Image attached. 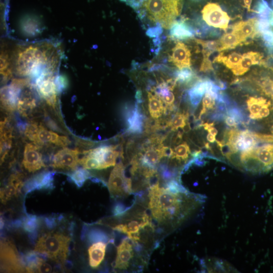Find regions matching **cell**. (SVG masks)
I'll return each mask as SVG.
<instances>
[{
	"label": "cell",
	"mask_w": 273,
	"mask_h": 273,
	"mask_svg": "<svg viewBox=\"0 0 273 273\" xmlns=\"http://www.w3.org/2000/svg\"><path fill=\"white\" fill-rule=\"evenodd\" d=\"M85 156L80 159L79 164L82 165L86 169L101 170V163L94 157L88 154H83Z\"/></svg>",
	"instance_id": "obj_31"
},
{
	"label": "cell",
	"mask_w": 273,
	"mask_h": 273,
	"mask_svg": "<svg viewBox=\"0 0 273 273\" xmlns=\"http://www.w3.org/2000/svg\"><path fill=\"white\" fill-rule=\"evenodd\" d=\"M47 143L65 147L69 144L70 141L67 136H60L55 133L48 131L40 125L36 145H42Z\"/></svg>",
	"instance_id": "obj_18"
},
{
	"label": "cell",
	"mask_w": 273,
	"mask_h": 273,
	"mask_svg": "<svg viewBox=\"0 0 273 273\" xmlns=\"http://www.w3.org/2000/svg\"><path fill=\"white\" fill-rule=\"evenodd\" d=\"M195 41L202 47L203 54L212 53L217 51H219L220 47L219 40L204 41L200 39H195Z\"/></svg>",
	"instance_id": "obj_29"
},
{
	"label": "cell",
	"mask_w": 273,
	"mask_h": 273,
	"mask_svg": "<svg viewBox=\"0 0 273 273\" xmlns=\"http://www.w3.org/2000/svg\"><path fill=\"white\" fill-rule=\"evenodd\" d=\"M217 86L219 87L221 90H225L227 89L226 83L224 81L217 79L215 82H214Z\"/></svg>",
	"instance_id": "obj_47"
},
{
	"label": "cell",
	"mask_w": 273,
	"mask_h": 273,
	"mask_svg": "<svg viewBox=\"0 0 273 273\" xmlns=\"http://www.w3.org/2000/svg\"><path fill=\"white\" fill-rule=\"evenodd\" d=\"M88 238L90 242H96L103 241L104 242L108 241L109 237L104 232L97 229L91 230L89 234Z\"/></svg>",
	"instance_id": "obj_34"
},
{
	"label": "cell",
	"mask_w": 273,
	"mask_h": 273,
	"mask_svg": "<svg viewBox=\"0 0 273 273\" xmlns=\"http://www.w3.org/2000/svg\"><path fill=\"white\" fill-rule=\"evenodd\" d=\"M268 101L263 97H250L247 101L248 109L250 113V117L251 119H256L263 106Z\"/></svg>",
	"instance_id": "obj_25"
},
{
	"label": "cell",
	"mask_w": 273,
	"mask_h": 273,
	"mask_svg": "<svg viewBox=\"0 0 273 273\" xmlns=\"http://www.w3.org/2000/svg\"><path fill=\"white\" fill-rule=\"evenodd\" d=\"M45 172H43L29 179L24 184L23 190L26 194L35 190L43 189V180Z\"/></svg>",
	"instance_id": "obj_27"
},
{
	"label": "cell",
	"mask_w": 273,
	"mask_h": 273,
	"mask_svg": "<svg viewBox=\"0 0 273 273\" xmlns=\"http://www.w3.org/2000/svg\"><path fill=\"white\" fill-rule=\"evenodd\" d=\"M161 145L157 147L154 145L148 147L143 156L142 154L139 155L140 163L149 168L156 169L157 165L163 158L160 149Z\"/></svg>",
	"instance_id": "obj_19"
},
{
	"label": "cell",
	"mask_w": 273,
	"mask_h": 273,
	"mask_svg": "<svg viewBox=\"0 0 273 273\" xmlns=\"http://www.w3.org/2000/svg\"><path fill=\"white\" fill-rule=\"evenodd\" d=\"M202 13L203 20L208 25L223 29L225 31L228 27L230 18L218 4L207 3Z\"/></svg>",
	"instance_id": "obj_7"
},
{
	"label": "cell",
	"mask_w": 273,
	"mask_h": 273,
	"mask_svg": "<svg viewBox=\"0 0 273 273\" xmlns=\"http://www.w3.org/2000/svg\"><path fill=\"white\" fill-rule=\"evenodd\" d=\"M71 239L59 233L49 232L41 236L35 251L46 255L50 259L64 266L68 257Z\"/></svg>",
	"instance_id": "obj_4"
},
{
	"label": "cell",
	"mask_w": 273,
	"mask_h": 273,
	"mask_svg": "<svg viewBox=\"0 0 273 273\" xmlns=\"http://www.w3.org/2000/svg\"><path fill=\"white\" fill-rule=\"evenodd\" d=\"M23 186V184L22 182L17 180L9 179L8 184L1 189V192H0V197H1L2 203L6 204L13 197H17Z\"/></svg>",
	"instance_id": "obj_22"
},
{
	"label": "cell",
	"mask_w": 273,
	"mask_h": 273,
	"mask_svg": "<svg viewBox=\"0 0 273 273\" xmlns=\"http://www.w3.org/2000/svg\"><path fill=\"white\" fill-rule=\"evenodd\" d=\"M15 51L14 66L20 76L39 74L46 68L56 66L58 63V54L49 44L19 46Z\"/></svg>",
	"instance_id": "obj_2"
},
{
	"label": "cell",
	"mask_w": 273,
	"mask_h": 273,
	"mask_svg": "<svg viewBox=\"0 0 273 273\" xmlns=\"http://www.w3.org/2000/svg\"><path fill=\"white\" fill-rule=\"evenodd\" d=\"M225 124L229 127L236 128L237 123L235 119L229 116H226L225 119Z\"/></svg>",
	"instance_id": "obj_42"
},
{
	"label": "cell",
	"mask_w": 273,
	"mask_h": 273,
	"mask_svg": "<svg viewBox=\"0 0 273 273\" xmlns=\"http://www.w3.org/2000/svg\"><path fill=\"white\" fill-rule=\"evenodd\" d=\"M192 1H194V2H198L201 1V0H192Z\"/></svg>",
	"instance_id": "obj_53"
},
{
	"label": "cell",
	"mask_w": 273,
	"mask_h": 273,
	"mask_svg": "<svg viewBox=\"0 0 273 273\" xmlns=\"http://www.w3.org/2000/svg\"><path fill=\"white\" fill-rule=\"evenodd\" d=\"M107 244L105 242H98L91 246L88 250L90 265L95 269L99 267L104 259Z\"/></svg>",
	"instance_id": "obj_20"
},
{
	"label": "cell",
	"mask_w": 273,
	"mask_h": 273,
	"mask_svg": "<svg viewBox=\"0 0 273 273\" xmlns=\"http://www.w3.org/2000/svg\"><path fill=\"white\" fill-rule=\"evenodd\" d=\"M242 56L238 53L232 52L228 56H225L221 52L215 58L214 63H223L227 68L233 69L236 68L241 62Z\"/></svg>",
	"instance_id": "obj_24"
},
{
	"label": "cell",
	"mask_w": 273,
	"mask_h": 273,
	"mask_svg": "<svg viewBox=\"0 0 273 273\" xmlns=\"http://www.w3.org/2000/svg\"><path fill=\"white\" fill-rule=\"evenodd\" d=\"M190 154L191 155L189 146L186 142H184L175 147L171 159H176L179 164L182 162L186 163Z\"/></svg>",
	"instance_id": "obj_28"
},
{
	"label": "cell",
	"mask_w": 273,
	"mask_h": 273,
	"mask_svg": "<svg viewBox=\"0 0 273 273\" xmlns=\"http://www.w3.org/2000/svg\"><path fill=\"white\" fill-rule=\"evenodd\" d=\"M148 208L153 217L160 224L176 227L188 219L202 205L203 196L194 194L186 189L173 192L156 183L149 191Z\"/></svg>",
	"instance_id": "obj_1"
},
{
	"label": "cell",
	"mask_w": 273,
	"mask_h": 273,
	"mask_svg": "<svg viewBox=\"0 0 273 273\" xmlns=\"http://www.w3.org/2000/svg\"><path fill=\"white\" fill-rule=\"evenodd\" d=\"M271 105V102L268 101L264 105L260 110L259 114H257L256 119H260L267 117L270 114L269 107Z\"/></svg>",
	"instance_id": "obj_40"
},
{
	"label": "cell",
	"mask_w": 273,
	"mask_h": 273,
	"mask_svg": "<svg viewBox=\"0 0 273 273\" xmlns=\"http://www.w3.org/2000/svg\"><path fill=\"white\" fill-rule=\"evenodd\" d=\"M189 114H185L177 113L172 119L170 121L169 126L174 131L179 128H183L185 126L187 121L188 120Z\"/></svg>",
	"instance_id": "obj_30"
},
{
	"label": "cell",
	"mask_w": 273,
	"mask_h": 273,
	"mask_svg": "<svg viewBox=\"0 0 273 273\" xmlns=\"http://www.w3.org/2000/svg\"><path fill=\"white\" fill-rule=\"evenodd\" d=\"M271 131L273 134V126L271 127Z\"/></svg>",
	"instance_id": "obj_55"
},
{
	"label": "cell",
	"mask_w": 273,
	"mask_h": 273,
	"mask_svg": "<svg viewBox=\"0 0 273 273\" xmlns=\"http://www.w3.org/2000/svg\"><path fill=\"white\" fill-rule=\"evenodd\" d=\"M13 224L14 227H19L22 225V222L20 220H17L15 221Z\"/></svg>",
	"instance_id": "obj_51"
},
{
	"label": "cell",
	"mask_w": 273,
	"mask_h": 273,
	"mask_svg": "<svg viewBox=\"0 0 273 273\" xmlns=\"http://www.w3.org/2000/svg\"><path fill=\"white\" fill-rule=\"evenodd\" d=\"M44 258H40L38 263L36 272L39 273H51L52 271V267L49 264L45 262Z\"/></svg>",
	"instance_id": "obj_38"
},
{
	"label": "cell",
	"mask_w": 273,
	"mask_h": 273,
	"mask_svg": "<svg viewBox=\"0 0 273 273\" xmlns=\"http://www.w3.org/2000/svg\"><path fill=\"white\" fill-rule=\"evenodd\" d=\"M45 223L49 229H52L56 226V223L54 218L48 217L46 218Z\"/></svg>",
	"instance_id": "obj_43"
},
{
	"label": "cell",
	"mask_w": 273,
	"mask_h": 273,
	"mask_svg": "<svg viewBox=\"0 0 273 273\" xmlns=\"http://www.w3.org/2000/svg\"><path fill=\"white\" fill-rule=\"evenodd\" d=\"M216 142L221 154L227 159H229L231 155L234 154L232 147L228 143H226L223 141L216 140Z\"/></svg>",
	"instance_id": "obj_35"
},
{
	"label": "cell",
	"mask_w": 273,
	"mask_h": 273,
	"mask_svg": "<svg viewBox=\"0 0 273 273\" xmlns=\"http://www.w3.org/2000/svg\"><path fill=\"white\" fill-rule=\"evenodd\" d=\"M163 33V27L159 24L148 28L146 33L150 38H155L159 37Z\"/></svg>",
	"instance_id": "obj_36"
},
{
	"label": "cell",
	"mask_w": 273,
	"mask_h": 273,
	"mask_svg": "<svg viewBox=\"0 0 273 273\" xmlns=\"http://www.w3.org/2000/svg\"><path fill=\"white\" fill-rule=\"evenodd\" d=\"M30 83L24 86L20 94L18 103V110L23 116L26 117L36 107L37 100L32 92Z\"/></svg>",
	"instance_id": "obj_12"
},
{
	"label": "cell",
	"mask_w": 273,
	"mask_h": 273,
	"mask_svg": "<svg viewBox=\"0 0 273 273\" xmlns=\"http://www.w3.org/2000/svg\"><path fill=\"white\" fill-rule=\"evenodd\" d=\"M1 269L9 273H23L26 271L24 259L14 245L6 240L1 242Z\"/></svg>",
	"instance_id": "obj_5"
},
{
	"label": "cell",
	"mask_w": 273,
	"mask_h": 273,
	"mask_svg": "<svg viewBox=\"0 0 273 273\" xmlns=\"http://www.w3.org/2000/svg\"><path fill=\"white\" fill-rule=\"evenodd\" d=\"M148 98L149 112L152 117L158 119L166 113L163 102L156 94L148 92Z\"/></svg>",
	"instance_id": "obj_21"
},
{
	"label": "cell",
	"mask_w": 273,
	"mask_h": 273,
	"mask_svg": "<svg viewBox=\"0 0 273 273\" xmlns=\"http://www.w3.org/2000/svg\"><path fill=\"white\" fill-rule=\"evenodd\" d=\"M191 54L187 46L183 43L178 42L172 49V54L169 56V62L181 69L191 67Z\"/></svg>",
	"instance_id": "obj_10"
},
{
	"label": "cell",
	"mask_w": 273,
	"mask_h": 273,
	"mask_svg": "<svg viewBox=\"0 0 273 273\" xmlns=\"http://www.w3.org/2000/svg\"><path fill=\"white\" fill-rule=\"evenodd\" d=\"M271 5L273 7V0H271Z\"/></svg>",
	"instance_id": "obj_54"
},
{
	"label": "cell",
	"mask_w": 273,
	"mask_h": 273,
	"mask_svg": "<svg viewBox=\"0 0 273 273\" xmlns=\"http://www.w3.org/2000/svg\"><path fill=\"white\" fill-rule=\"evenodd\" d=\"M27 126V125L26 123L23 122V121L21 119L19 118L18 126L19 130L21 132L25 131Z\"/></svg>",
	"instance_id": "obj_48"
},
{
	"label": "cell",
	"mask_w": 273,
	"mask_h": 273,
	"mask_svg": "<svg viewBox=\"0 0 273 273\" xmlns=\"http://www.w3.org/2000/svg\"><path fill=\"white\" fill-rule=\"evenodd\" d=\"M203 107L208 110H215L216 107V100L212 98L208 94L206 93L203 101Z\"/></svg>",
	"instance_id": "obj_37"
},
{
	"label": "cell",
	"mask_w": 273,
	"mask_h": 273,
	"mask_svg": "<svg viewBox=\"0 0 273 273\" xmlns=\"http://www.w3.org/2000/svg\"><path fill=\"white\" fill-rule=\"evenodd\" d=\"M79 151L64 148L58 152L54 156L52 166L55 169H62L74 171L79 164Z\"/></svg>",
	"instance_id": "obj_8"
},
{
	"label": "cell",
	"mask_w": 273,
	"mask_h": 273,
	"mask_svg": "<svg viewBox=\"0 0 273 273\" xmlns=\"http://www.w3.org/2000/svg\"><path fill=\"white\" fill-rule=\"evenodd\" d=\"M188 94L192 107L194 109H196L197 107H198V106L202 101L203 96L188 93Z\"/></svg>",
	"instance_id": "obj_39"
},
{
	"label": "cell",
	"mask_w": 273,
	"mask_h": 273,
	"mask_svg": "<svg viewBox=\"0 0 273 273\" xmlns=\"http://www.w3.org/2000/svg\"><path fill=\"white\" fill-rule=\"evenodd\" d=\"M264 59L263 54L257 52H249L242 55L238 66L231 70L235 75H244L253 65H260Z\"/></svg>",
	"instance_id": "obj_15"
},
{
	"label": "cell",
	"mask_w": 273,
	"mask_h": 273,
	"mask_svg": "<svg viewBox=\"0 0 273 273\" xmlns=\"http://www.w3.org/2000/svg\"><path fill=\"white\" fill-rule=\"evenodd\" d=\"M185 20L182 18L172 25L170 34L173 39L184 40L192 38L195 35V28L185 23Z\"/></svg>",
	"instance_id": "obj_17"
},
{
	"label": "cell",
	"mask_w": 273,
	"mask_h": 273,
	"mask_svg": "<svg viewBox=\"0 0 273 273\" xmlns=\"http://www.w3.org/2000/svg\"><path fill=\"white\" fill-rule=\"evenodd\" d=\"M124 211V206L121 204L116 205L114 208V212L115 215H119Z\"/></svg>",
	"instance_id": "obj_45"
},
{
	"label": "cell",
	"mask_w": 273,
	"mask_h": 273,
	"mask_svg": "<svg viewBox=\"0 0 273 273\" xmlns=\"http://www.w3.org/2000/svg\"><path fill=\"white\" fill-rule=\"evenodd\" d=\"M138 104L136 103L132 109L126 112L127 133L140 134L143 130L144 116L140 112Z\"/></svg>",
	"instance_id": "obj_13"
},
{
	"label": "cell",
	"mask_w": 273,
	"mask_h": 273,
	"mask_svg": "<svg viewBox=\"0 0 273 273\" xmlns=\"http://www.w3.org/2000/svg\"><path fill=\"white\" fill-rule=\"evenodd\" d=\"M46 124L49 127L50 129L53 130L54 131H59V129L57 125L55 124L54 121L52 120L51 119L48 118L46 119Z\"/></svg>",
	"instance_id": "obj_44"
},
{
	"label": "cell",
	"mask_w": 273,
	"mask_h": 273,
	"mask_svg": "<svg viewBox=\"0 0 273 273\" xmlns=\"http://www.w3.org/2000/svg\"><path fill=\"white\" fill-rule=\"evenodd\" d=\"M135 97H136V103L141 104L143 102L142 93V91L140 90L136 91Z\"/></svg>",
	"instance_id": "obj_46"
},
{
	"label": "cell",
	"mask_w": 273,
	"mask_h": 273,
	"mask_svg": "<svg viewBox=\"0 0 273 273\" xmlns=\"http://www.w3.org/2000/svg\"><path fill=\"white\" fill-rule=\"evenodd\" d=\"M215 123H204L203 127L205 130L207 131L209 133L216 136L218 134V131L216 128L214 127Z\"/></svg>",
	"instance_id": "obj_41"
},
{
	"label": "cell",
	"mask_w": 273,
	"mask_h": 273,
	"mask_svg": "<svg viewBox=\"0 0 273 273\" xmlns=\"http://www.w3.org/2000/svg\"><path fill=\"white\" fill-rule=\"evenodd\" d=\"M257 18H253L248 21H241L232 25L234 33H236L240 37L241 40V46L243 42L249 38L254 39L261 37L256 29Z\"/></svg>",
	"instance_id": "obj_14"
},
{
	"label": "cell",
	"mask_w": 273,
	"mask_h": 273,
	"mask_svg": "<svg viewBox=\"0 0 273 273\" xmlns=\"http://www.w3.org/2000/svg\"><path fill=\"white\" fill-rule=\"evenodd\" d=\"M207 140L211 143H214L216 141V136L211 134H208L207 135Z\"/></svg>",
	"instance_id": "obj_50"
},
{
	"label": "cell",
	"mask_w": 273,
	"mask_h": 273,
	"mask_svg": "<svg viewBox=\"0 0 273 273\" xmlns=\"http://www.w3.org/2000/svg\"><path fill=\"white\" fill-rule=\"evenodd\" d=\"M39 128L40 125L37 124L31 123L27 125L25 130V134L27 137L35 143L37 140Z\"/></svg>",
	"instance_id": "obj_33"
},
{
	"label": "cell",
	"mask_w": 273,
	"mask_h": 273,
	"mask_svg": "<svg viewBox=\"0 0 273 273\" xmlns=\"http://www.w3.org/2000/svg\"><path fill=\"white\" fill-rule=\"evenodd\" d=\"M23 165L28 172H35L45 166L38 147L33 144H27L24 152Z\"/></svg>",
	"instance_id": "obj_9"
},
{
	"label": "cell",
	"mask_w": 273,
	"mask_h": 273,
	"mask_svg": "<svg viewBox=\"0 0 273 273\" xmlns=\"http://www.w3.org/2000/svg\"><path fill=\"white\" fill-rule=\"evenodd\" d=\"M220 47L219 51L234 49L238 45L241 46V40L240 37L235 33H225L219 40Z\"/></svg>",
	"instance_id": "obj_23"
},
{
	"label": "cell",
	"mask_w": 273,
	"mask_h": 273,
	"mask_svg": "<svg viewBox=\"0 0 273 273\" xmlns=\"http://www.w3.org/2000/svg\"><path fill=\"white\" fill-rule=\"evenodd\" d=\"M108 188L113 198L117 199L130 194L132 192V181L126 178L125 167L121 162L118 163L111 173Z\"/></svg>",
	"instance_id": "obj_6"
},
{
	"label": "cell",
	"mask_w": 273,
	"mask_h": 273,
	"mask_svg": "<svg viewBox=\"0 0 273 273\" xmlns=\"http://www.w3.org/2000/svg\"><path fill=\"white\" fill-rule=\"evenodd\" d=\"M68 176L70 181L73 182L78 188L82 187L86 181L92 177L86 169L83 168L76 169L72 173L68 174Z\"/></svg>",
	"instance_id": "obj_26"
},
{
	"label": "cell",
	"mask_w": 273,
	"mask_h": 273,
	"mask_svg": "<svg viewBox=\"0 0 273 273\" xmlns=\"http://www.w3.org/2000/svg\"><path fill=\"white\" fill-rule=\"evenodd\" d=\"M117 146H101L97 148L98 157L101 163V170L107 169L116 164V160L120 154Z\"/></svg>",
	"instance_id": "obj_16"
},
{
	"label": "cell",
	"mask_w": 273,
	"mask_h": 273,
	"mask_svg": "<svg viewBox=\"0 0 273 273\" xmlns=\"http://www.w3.org/2000/svg\"><path fill=\"white\" fill-rule=\"evenodd\" d=\"M131 6L142 21L170 29L177 21L183 7V0H120Z\"/></svg>",
	"instance_id": "obj_3"
},
{
	"label": "cell",
	"mask_w": 273,
	"mask_h": 273,
	"mask_svg": "<svg viewBox=\"0 0 273 273\" xmlns=\"http://www.w3.org/2000/svg\"><path fill=\"white\" fill-rule=\"evenodd\" d=\"M269 22L271 26L273 27V10H272Z\"/></svg>",
	"instance_id": "obj_52"
},
{
	"label": "cell",
	"mask_w": 273,
	"mask_h": 273,
	"mask_svg": "<svg viewBox=\"0 0 273 273\" xmlns=\"http://www.w3.org/2000/svg\"><path fill=\"white\" fill-rule=\"evenodd\" d=\"M133 256L132 245L128 239H124L117 248L114 268L120 270H127L130 265Z\"/></svg>",
	"instance_id": "obj_11"
},
{
	"label": "cell",
	"mask_w": 273,
	"mask_h": 273,
	"mask_svg": "<svg viewBox=\"0 0 273 273\" xmlns=\"http://www.w3.org/2000/svg\"><path fill=\"white\" fill-rule=\"evenodd\" d=\"M23 228L25 231L32 233L36 231L39 226V220L35 215H28L23 220Z\"/></svg>",
	"instance_id": "obj_32"
},
{
	"label": "cell",
	"mask_w": 273,
	"mask_h": 273,
	"mask_svg": "<svg viewBox=\"0 0 273 273\" xmlns=\"http://www.w3.org/2000/svg\"><path fill=\"white\" fill-rule=\"evenodd\" d=\"M252 0H244L245 7L248 9L249 12H252L251 5Z\"/></svg>",
	"instance_id": "obj_49"
}]
</instances>
